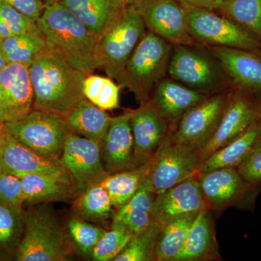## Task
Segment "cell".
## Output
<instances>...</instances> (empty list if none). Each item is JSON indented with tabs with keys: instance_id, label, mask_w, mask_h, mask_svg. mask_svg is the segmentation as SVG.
I'll return each mask as SVG.
<instances>
[{
	"instance_id": "4",
	"label": "cell",
	"mask_w": 261,
	"mask_h": 261,
	"mask_svg": "<svg viewBox=\"0 0 261 261\" xmlns=\"http://www.w3.org/2000/svg\"><path fill=\"white\" fill-rule=\"evenodd\" d=\"M25 214L23 238L15 253L18 261H64L71 250L64 228L45 203Z\"/></svg>"
},
{
	"instance_id": "34",
	"label": "cell",
	"mask_w": 261,
	"mask_h": 261,
	"mask_svg": "<svg viewBox=\"0 0 261 261\" xmlns=\"http://www.w3.org/2000/svg\"><path fill=\"white\" fill-rule=\"evenodd\" d=\"M163 226L152 219L143 231L134 235L113 261H153L156 244Z\"/></svg>"
},
{
	"instance_id": "29",
	"label": "cell",
	"mask_w": 261,
	"mask_h": 261,
	"mask_svg": "<svg viewBox=\"0 0 261 261\" xmlns=\"http://www.w3.org/2000/svg\"><path fill=\"white\" fill-rule=\"evenodd\" d=\"M3 47L8 64L18 63L28 67L49 49L40 31L13 34L3 41Z\"/></svg>"
},
{
	"instance_id": "27",
	"label": "cell",
	"mask_w": 261,
	"mask_h": 261,
	"mask_svg": "<svg viewBox=\"0 0 261 261\" xmlns=\"http://www.w3.org/2000/svg\"><path fill=\"white\" fill-rule=\"evenodd\" d=\"M260 138L261 128L257 121L243 135L211 154L201 165L200 172L238 167Z\"/></svg>"
},
{
	"instance_id": "33",
	"label": "cell",
	"mask_w": 261,
	"mask_h": 261,
	"mask_svg": "<svg viewBox=\"0 0 261 261\" xmlns=\"http://www.w3.org/2000/svg\"><path fill=\"white\" fill-rule=\"evenodd\" d=\"M217 10L261 39V0H225Z\"/></svg>"
},
{
	"instance_id": "22",
	"label": "cell",
	"mask_w": 261,
	"mask_h": 261,
	"mask_svg": "<svg viewBox=\"0 0 261 261\" xmlns=\"http://www.w3.org/2000/svg\"><path fill=\"white\" fill-rule=\"evenodd\" d=\"M213 218L211 209L197 213L181 251L174 261L221 260Z\"/></svg>"
},
{
	"instance_id": "42",
	"label": "cell",
	"mask_w": 261,
	"mask_h": 261,
	"mask_svg": "<svg viewBox=\"0 0 261 261\" xmlns=\"http://www.w3.org/2000/svg\"><path fill=\"white\" fill-rule=\"evenodd\" d=\"M181 4L210 10H217L225 0H177Z\"/></svg>"
},
{
	"instance_id": "23",
	"label": "cell",
	"mask_w": 261,
	"mask_h": 261,
	"mask_svg": "<svg viewBox=\"0 0 261 261\" xmlns=\"http://www.w3.org/2000/svg\"><path fill=\"white\" fill-rule=\"evenodd\" d=\"M20 178L23 185L25 202H66L74 200L79 195L76 187L69 176L33 173Z\"/></svg>"
},
{
	"instance_id": "43",
	"label": "cell",
	"mask_w": 261,
	"mask_h": 261,
	"mask_svg": "<svg viewBox=\"0 0 261 261\" xmlns=\"http://www.w3.org/2000/svg\"><path fill=\"white\" fill-rule=\"evenodd\" d=\"M13 35V32L10 30L9 27L7 25L4 20L0 18V39L5 40L7 38Z\"/></svg>"
},
{
	"instance_id": "25",
	"label": "cell",
	"mask_w": 261,
	"mask_h": 261,
	"mask_svg": "<svg viewBox=\"0 0 261 261\" xmlns=\"http://www.w3.org/2000/svg\"><path fill=\"white\" fill-rule=\"evenodd\" d=\"M156 194L142 186L126 203L116 209L111 228H121L132 235L143 231L150 224Z\"/></svg>"
},
{
	"instance_id": "19",
	"label": "cell",
	"mask_w": 261,
	"mask_h": 261,
	"mask_svg": "<svg viewBox=\"0 0 261 261\" xmlns=\"http://www.w3.org/2000/svg\"><path fill=\"white\" fill-rule=\"evenodd\" d=\"M197 176L188 178L157 195L152 220L163 226L185 215L210 209L201 191Z\"/></svg>"
},
{
	"instance_id": "8",
	"label": "cell",
	"mask_w": 261,
	"mask_h": 261,
	"mask_svg": "<svg viewBox=\"0 0 261 261\" xmlns=\"http://www.w3.org/2000/svg\"><path fill=\"white\" fill-rule=\"evenodd\" d=\"M197 179L209 208L220 212L237 207L252 211L261 192V184L242 177L236 168H221L199 172Z\"/></svg>"
},
{
	"instance_id": "3",
	"label": "cell",
	"mask_w": 261,
	"mask_h": 261,
	"mask_svg": "<svg viewBox=\"0 0 261 261\" xmlns=\"http://www.w3.org/2000/svg\"><path fill=\"white\" fill-rule=\"evenodd\" d=\"M173 45L151 32H146L117 82L133 92L140 105L150 100L154 87L168 71Z\"/></svg>"
},
{
	"instance_id": "21",
	"label": "cell",
	"mask_w": 261,
	"mask_h": 261,
	"mask_svg": "<svg viewBox=\"0 0 261 261\" xmlns=\"http://www.w3.org/2000/svg\"><path fill=\"white\" fill-rule=\"evenodd\" d=\"M211 55L228 76L245 92L261 94V58L250 50L210 46Z\"/></svg>"
},
{
	"instance_id": "45",
	"label": "cell",
	"mask_w": 261,
	"mask_h": 261,
	"mask_svg": "<svg viewBox=\"0 0 261 261\" xmlns=\"http://www.w3.org/2000/svg\"><path fill=\"white\" fill-rule=\"evenodd\" d=\"M7 137H8V134L5 129L4 124L0 122V144L3 143Z\"/></svg>"
},
{
	"instance_id": "35",
	"label": "cell",
	"mask_w": 261,
	"mask_h": 261,
	"mask_svg": "<svg viewBox=\"0 0 261 261\" xmlns=\"http://www.w3.org/2000/svg\"><path fill=\"white\" fill-rule=\"evenodd\" d=\"M120 88L110 77L98 75H87L83 83L86 99L104 111L119 107Z\"/></svg>"
},
{
	"instance_id": "41",
	"label": "cell",
	"mask_w": 261,
	"mask_h": 261,
	"mask_svg": "<svg viewBox=\"0 0 261 261\" xmlns=\"http://www.w3.org/2000/svg\"><path fill=\"white\" fill-rule=\"evenodd\" d=\"M0 1L13 7L15 9L27 15L36 22L40 18L47 7L43 0H0Z\"/></svg>"
},
{
	"instance_id": "16",
	"label": "cell",
	"mask_w": 261,
	"mask_h": 261,
	"mask_svg": "<svg viewBox=\"0 0 261 261\" xmlns=\"http://www.w3.org/2000/svg\"><path fill=\"white\" fill-rule=\"evenodd\" d=\"M0 171L18 177L33 173L70 176L61 159L39 153L8 135L0 144Z\"/></svg>"
},
{
	"instance_id": "11",
	"label": "cell",
	"mask_w": 261,
	"mask_h": 261,
	"mask_svg": "<svg viewBox=\"0 0 261 261\" xmlns=\"http://www.w3.org/2000/svg\"><path fill=\"white\" fill-rule=\"evenodd\" d=\"M231 94L224 92L212 94L189 110L171 132L173 138L200 151L217 129Z\"/></svg>"
},
{
	"instance_id": "24",
	"label": "cell",
	"mask_w": 261,
	"mask_h": 261,
	"mask_svg": "<svg viewBox=\"0 0 261 261\" xmlns=\"http://www.w3.org/2000/svg\"><path fill=\"white\" fill-rule=\"evenodd\" d=\"M61 3L99 38L116 21L125 7L116 0H62Z\"/></svg>"
},
{
	"instance_id": "1",
	"label": "cell",
	"mask_w": 261,
	"mask_h": 261,
	"mask_svg": "<svg viewBox=\"0 0 261 261\" xmlns=\"http://www.w3.org/2000/svg\"><path fill=\"white\" fill-rule=\"evenodd\" d=\"M48 48L87 75L100 68L99 37L61 4L46 7L37 21Z\"/></svg>"
},
{
	"instance_id": "49",
	"label": "cell",
	"mask_w": 261,
	"mask_h": 261,
	"mask_svg": "<svg viewBox=\"0 0 261 261\" xmlns=\"http://www.w3.org/2000/svg\"><path fill=\"white\" fill-rule=\"evenodd\" d=\"M116 1L118 2L123 6H126V0H116Z\"/></svg>"
},
{
	"instance_id": "6",
	"label": "cell",
	"mask_w": 261,
	"mask_h": 261,
	"mask_svg": "<svg viewBox=\"0 0 261 261\" xmlns=\"http://www.w3.org/2000/svg\"><path fill=\"white\" fill-rule=\"evenodd\" d=\"M146 33L142 16L135 6L126 5L111 27L99 38L100 68L117 80Z\"/></svg>"
},
{
	"instance_id": "37",
	"label": "cell",
	"mask_w": 261,
	"mask_h": 261,
	"mask_svg": "<svg viewBox=\"0 0 261 261\" xmlns=\"http://www.w3.org/2000/svg\"><path fill=\"white\" fill-rule=\"evenodd\" d=\"M132 237V233L121 228L107 230L94 247L91 257L96 261L114 260Z\"/></svg>"
},
{
	"instance_id": "5",
	"label": "cell",
	"mask_w": 261,
	"mask_h": 261,
	"mask_svg": "<svg viewBox=\"0 0 261 261\" xmlns=\"http://www.w3.org/2000/svg\"><path fill=\"white\" fill-rule=\"evenodd\" d=\"M201 164L200 150L175 140L171 132L149 160L143 186L159 195L188 178L197 176Z\"/></svg>"
},
{
	"instance_id": "12",
	"label": "cell",
	"mask_w": 261,
	"mask_h": 261,
	"mask_svg": "<svg viewBox=\"0 0 261 261\" xmlns=\"http://www.w3.org/2000/svg\"><path fill=\"white\" fill-rule=\"evenodd\" d=\"M61 161L79 195L109 174L103 165L100 144L75 134L67 137Z\"/></svg>"
},
{
	"instance_id": "48",
	"label": "cell",
	"mask_w": 261,
	"mask_h": 261,
	"mask_svg": "<svg viewBox=\"0 0 261 261\" xmlns=\"http://www.w3.org/2000/svg\"><path fill=\"white\" fill-rule=\"evenodd\" d=\"M257 121H258L259 125H260L261 128V102L260 103V106H259V116Z\"/></svg>"
},
{
	"instance_id": "32",
	"label": "cell",
	"mask_w": 261,
	"mask_h": 261,
	"mask_svg": "<svg viewBox=\"0 0 261 261\" xmlns=\"http://www.w3.org/2000/svg\"><path fill=\"white\" fill-rule=\"evenodd\" d=\"M25 228L23 210L0 202V257L14 255Z\"/></svg>"
},
{
	"instance_id": "17",
	"label": "cell",
	"mask_w": 261,
	"mask_h": 261,
	"mask_svg": "<svg viewBox=\"0 0 261 261\" xmlns=\"http://www.w3.org/2000/svg\"><path fill=\"white\" fill-rule=\"evenodd\" d=\"M130 111L135 155L145 164L153 157L172 130L150 102Z\"/></svg>"
},
{
	"instance_id": "10",
	"label": "cell",
	"mask_w": 261,
	"mask_h": 261,
	"mask_svg": "<svg viewBox=\"0 0 261 261\" xmlns=\"http://www.w3.org/2000/svg\"><path fill=\"white\" fill-rule=\"evenodd\" d=\"M194 46L173 45L167 73L172 80L207 95L222 92L219 62Z\"/></svg>"
},
{
	"instance_id": "30",
	"label": "cell",
	"mask_w": 261,
	"mask_h": 261,
	"mask_svg": "<svg viewBox=\"0 0 261 261\" xmlns=\"http://www.w3.org/2000/svg\"><path fill=\"white\" fill-rule=\"evenodd\" d=\"M197 214V213H193L185 215L163 226L154 248V261L175 260L181 251Z\"/></svg>"
},
{
	"instance_id": "40",
	"label": "cell",
	"mask_w": 261,
	"mask_h": 261,
	"mask_svg": "<svg viewBox=\"0 0 261 261\" xmlns=\"http://www.w3.org/2000/svg\"><path fill=\"white\" fill-rule=\"evenodd\" d=\"M236 168L247 181L261 184V138L255 142L243 162Z\"/></svg>"
},
{
	"instance_id": "20",
	"label": "cell",
	"mask_w": 261,
	"mask_h": 261,
	"mask_svg": "<svg viewBox=\"0 0 261 261\" xmlns=\"http://www.w3.org/2000/svg\"><path fill=\"white\" fill-rule=\"evenodd\" d=\"M208 97L172 79H163L154 87L149 102L168 122L173 132L189 110Z\"/></svg>"
},
{
	"instance_id": "7",
	"label": "cell",
	"mask_w": 261,
	"mask_h": 261,
	"mask_svg": "<svg viewBox=\"0 0 261 261\" xmlns=\"http://www.w3.org/2000/svg\"><path fill=\"white\" fill-rule=\"evenodd\" d=\"M8 135L39 153L61 159L65 140L69 135L64 116L33 109L18 121L4 124Z\"/></svg>"
},
{
	"instance_id": "36",
	"label": "cell",
	"mask_w": 261,
	"mask_h": 261,
	"mask_svg": "<svg viewBox=\"0 0 261 261\" xmlns=\"http://www.w3.org/2000/svg\"><path fill=\"white\" fill-rule=\"evenodd\" d=\"M68 231L70 238L81 252L91 257L94 247L107 229L89 224L80 219H71L68 221Z\"/></svg>"
},
{
	"instance_id": "39",
	"label": "cell",
	"mask_w": 261,
	"mask_h": 261,
	"mask_svg": "<svg viewBox=\"0 0 261 261\" xmlns=\"http://www.w3.org/2000/svg\"><path fill=\"white\" fill-rule=\"evenodd\" d=\"M0 18L9 27L13 34L40 31L35 20L2 1H0Z\"/></svg>"
},
{
	"instance_id": "15",
	"label": "cell",
	"mask_w": 261,
	"mask_h": 261,
	"mask_svg": "<svg viewBox=\"0 0 261 261\" xmlns=\"http://www.w3.org/2000/svg\"><path fill=\"white\" fill-rule=\"evenodd\" d=\"M34 96L29 68L8 63L0 70V122L18 121L34 109Z\"/></svg>"
},
{
	"instance_id": "46",
	"label": "cell",
	"mask_w": 261,
	"mask_h": 261,
	"mask_svg": "<svg viewBox=\"0 0 261 261\" xmlns=\"http://www.w3.org/2000/svg\"><path fill=\"white\" fill-rule=\"evenodd\" d=\"M145 0H126V5H130V6H136V5L140 4Z\"/></svg>"
},
{
	"instance_id": "38",
	"label": "cell",
	"mask_w": 261,
	"mask_h": 261,
	"mask_svg": "<svg viewBox=\"0 0 261 261\" xmlns=\"http://www.w3.org/2000/svg\"><path fill=\"white\" fill-rule=\"evenodd\" d=\"M0 202L22 209L25 197L20 177L0 171Z\"/></svg>"
},
{
	"instance_id": "28",
	"label": "cell",
	"mask_w": 261,
	"mask_h": 261,
	"mask_svg": "<svg viewBox=\"0 0 261 261\" xmlns=\"http://www.w3.org/2000/svg\"><path fill=\"white\" fill-rule=\"evenodd\" d=\"M149 161L133 169L108 174L100 182L111 197L115 208H119L126 203L143 186L148 172Z\"/></svg>"
},
{
	"instance_id": "9",
	"label": "cell",
	"mask_w": 261,
	"mask_h": 261,
	"mask_svg": "<svg viewBox=\"0 0 261 261\" xmlns=\"http://www.w3.org/2000/svg\"><path fill=\"white\" fill-rule=\"evenodd\" d=\"M185 6L187 29L195 42L250 51L260 47V39L232 20L216 14L214 10Z\"/></svg>"
},
{
	"instance_id": "47",
	"label": "cell",
	"mask_w": 261,
	"mask_h": 261,
	"mask_svg": "<svg viewBox=\"0 0 261 261\" xmlns=\"http://www.w3.org/2000/svg\"><path fill=\"white\" fill-rule=\"evenodd\" d=\"M47 6H49V5H53L55 4H57V3H61L62 0H43Z\"/></svg>"
},
{
	"instance_id": "26",
	"label": "cell",
	"mask_w": 261,
	"mask_h": 261,
	"mask_svg": "<svg viewBox=\"0 0 261 261\" xmlns=\"http://www.w3.org/2000/svg\"><path fill=\"white\" fill-rule=\"evenodd\" d=\"M64 118L71 133L95 141L100 145L112 118L106 111L86 98L67 113Z\"/></svg>"
},
{
	"instance_id": "13",
	"label": "cell",
	"mask_w": 261,
	"mask_h": 261,
	"mask_svg": "<svg viewBox=\"0 0 261 261\" xmlns=\"http://www.w3.org/2000/svg\"><path fill=\"white\" fill-rule=\"evenodd\" d=\"M135 7L149 32L173 45H195L187 29L186 8L177 0H145Z\"/></svg>"
},
{
	"instance_id": "31",
	"label": "cell",
	"mask_w": 261,
	"mask_h": 261,
	"mask_svg": "<svg viewBox=\"0 0 261 261\" xmlns=\"http://www.w3.org/2000/svg\"><path fill=\"white\" fill-rule=\"evenodd\" d=\"M114 208L111 197L100 183L91 185L73 200L75 212L92 221L112 220Z\"/></svg>"
},
{
	"instance_id": "14",
	"label": "cell",
	"mask_w": 261,
	"mask_h": 261,
	"mask_svg": "<svg viewBox=\"0 0 261 261\" xmlns=\"http://www.w3.org/2000/svg\"><path fill=\"white\" fill-rule=\"evenodd\" d=\"M259 106L243 91L231 93L217 129L200 151L201 162L246 132L258 120Z\"/></svg>"
},
{
	"instance_id": "44",
	"label": "cell",
	"mask_w": 261,
	"mask_h": 261,
	"mask_svg": "<svg viewBox=\"0 0 261 261\" xmlns=\"http://www.w3.org/2000/svg\"><path fill=\"white\" fill-rule=\"evenodd\" d=\"M3 41L0 39V70L4 68L8 65L6 58H5L4 51H3Z\"/></svg>"
},
{
	"instance_id": "2",
	"label": "cell",
	"mask_w": 261,
	"mask_h": 261,
	"mask_svg": "<svg viewBox=\"0 0 261 261\" xmlns=\"http://www.w3.org/2000/svg\"><path fill=\"white\" fill-rule=\"evenodd\" d=\"M29 68L34 109L64 116L85 99L83 83L87 73L50 49L38 57Z\"/></svg>"
},
{
	"instance_id": "18",
	"label": "cell",
	"mask_w": 261,
	"mask_h": 261,
	"mask_svg": "<svg viewBox=\"0 0 261 261\" xmlns=\"http://www.w3.org/2000/svg\"><path fill=\"white\" fill-rule=\"evenodd\" d=\"M130 111L111 118L106 137L101 143L104 167L109 174L142 166L136 157L130 126Z\"/></svg>"
}]
</instances>
